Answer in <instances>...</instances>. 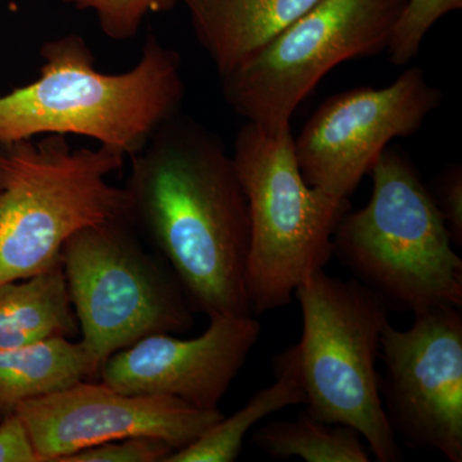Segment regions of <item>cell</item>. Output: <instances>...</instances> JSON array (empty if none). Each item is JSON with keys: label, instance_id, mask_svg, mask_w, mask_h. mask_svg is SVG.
Segmentation results:
<instances>
[{"label": "cell", "instance_id": "1", "mask_svg": "<svg viewBox=\"0 0 462 462\" xmlns=\"http://www.w3.org/2000/svg\"><path fill=\"white\" fill-rule=\"evenodd\" d=\"M130 161L129 221L169 263L191 309L252 315L247 197L223 141L179 114Z\"/></svg>", "mask_w": 462, "mask_h": 462}, {"label": "cell", "instance_id": "2", "mask_svg": "<svg viewBox=\"0 0 462 462\" xmlns=\"http://www.w3.org/2000/svg\"><path fill=\"white\" fill-rule=\"evenodd\" d=\"M41 75L0 96V144L36 136H87L125 158L139 153L185 97L181 58L149 35L141 60L123 74L96 69L76 33L45 42Z\"/></svg>", "mask_w": 462, "mask_h": 462}, {"label": "cell", "instance_id": "3", "mask_svg": "<svg viewBox=\"0 0 462 462\" xmlns=\"http://www.w3.org/2000/svg\"><path fill=\"white\" fill-rule=\"evenodd\" d=\"M370 175L372 197L340 218L334 254L388 306L413 315L461 309L462 260L411 160L388 147Z\"/></svg>", "mask_w": 462, "mask_h": 462}, {"label": "cell", "instance_id": "4", "mask_svg": "<svg viewBox=\"0 0 462 462\" xmlns=\"http://www.w3.org/2000/svg\"><path fill=\"white\" fill-rule=\"evenodd\" d=\"M124 162L117 152L74 149L57 134L0 144V284L60 263L79 231L129 220L126 191L108 182Z\"/></svg>", "mask_w": 462, "mask_h": 462}, {"label": "cell", "instance_id": "5", "mask_svg": "<svg viewBox=\"0 0 462 462\" xmlns=\"http://www.w3.org/2000/svg\"><path fill=\"white\" fill-rule=\"evenodd\" d=\"M294 296L302 337L282 352L293 369L306 411L318 420L354 428L379 462L401 451L383 406L376 360L389 324L388 305L357 279L342 281L319 270Z\"/></svg>", "mask_w": 462, "mask_h": 462}, {"label": "cell", "instance_id": "6", "mask_svg": "<svg viewBox=\"0 0 462 462\" xmlns=\"http://www.w3.org/2000/svg\"><path fill=\"white\" fill-rule=\"evenodd\" d=\"M231 157L251 221L249 307L252 315H261L289 305L300 282L324 270L334 256V231L349 200L307 184L291 125L267 129L245 124Z\"/></svg>", "mask_w": 462, "mask_h": 462}, {"label": "cell", "instance_id": "7", "mask_svg": "<svg viewBox=\"0 0 462 462\" xmlns=\"http://www.w3.org/2000/svg\"><path fill=\"white\" fill-rule=\"evenodd\" d=\"M60 260L81 343L98 367L145 337L193 327L175 273L143 248L127 218L79 231Z\"/></svg>", "mask_w": 462, "mask_h": 462}, {"label": "cell", "instance_id": "8", "mask_svg": "<svg viewBox=\"0 0 462 462\" xmlns=\"http://www.w3.org/2000/svg\"><path fill=\"white\" fill-rule=\"evenodd\" d=\"M406 0H319L234 71L224 98L247 123L267 129L291 118L334 67L387 51Z\"/></svg>", "mask_w": 462, "mask_h": 462}, {"label": "cell", "instance_id": "9", "mask_svg": "<svg viewBox=\"0 0 462 462\" xmlns=\"http://www.w3.org/2000/svg\"><path fill=\"white\" fill-rule=\"evenodd\" d=\"M443 100L419 67L384 88H356L330 97L294 138L307 184L348 199L389 143L419 132Z\"/></svg>", "mask_w": 462, "mask_h": 462}, {"label": "cell", "instance_id": "10", "mask_svg": "<svg viewBox=\"0 0 462 462\" xmlns=\"http://www.w3.org/2000/svg\"><path fill=\"white\" fill-rule=\"evenodd\" d=\"M388 324L380 339L379 391L394 434L411 448L462 461V315L443 307Z\"/></svg>", "mask_w": 462, "mask_h": 462}, {"label": "cell", "instance_id": "11", "mask_svg": "<svg viewBox=\"0 0 462 462\" xmlns=\"http://www.w3.org/2000/svg\"><path fill=\"white\" fill-rule=\"evenodd\" d=\"M30 431L42 462H62L81 449L132 437L184 448L223 418L171 397L124 393L105 383L80 382L14 410Z\"/></svg>", "mask_w": 462, "mask_h": 462}, {"label": "cell", "instance_id": "12", "mask_svg": "<svg viewBox=\"0 0 462 462\" xmlns=\"http://www.w3.org/2000/svg\"><path fill=\"white\" fill-rule=\"evenodd\" d=\"M261 336L254 315H215L205 333L145 337L100 365V380L124 393L176 398L217 410Z\"/></svg>", "mask_w": 462, "mask_h": 462}, {"label": "cell", "instance_id": "13", "mask_svg": "<svg viewBox=\"0 0 462 462\" xmlns=\"http://www.w3.org/2000/svg\"><path fill=\"white\" fill-rule=\"evenodd\" d=\"M220 78L234 71L319 0H179Z\"/></svg>", "mask_w": 462, "mask_h": 462}, {"label": "cell", "instance_id": "14", "mask_svg": "<svg viewBox=\"0 0 462 462\" xmlns=\"http://www.w3.org/2000/svg\"><path fill=\"white\" fill-rule=\"evenodd\" d=\"M98 370L81 340L66 337L0 349V412L84 382Z\"/></svg>", "mask_w": 462, "mask_h": 462}, {"label": "cell", "instance_id": "15", "mask_svg": "<svg viewBox=\"0 0 462 462\" xmlns=\"http://www.w3.org/2000/svg\"><path fill=\"white\" fill-rule=\"evenodd\" d=\"M78 320L62 264L0 284V349L74 336Z\"/></svg>", "mask_w": 462, "mask_h": 462}, {"label": "cell", "instance_id": "16", "mask_svg": "<svg viewBox=\"0 0 462 462\" xmlns=\"http://www.w3.org/2000/svg\"><path fill=\"white\" fill-rule=\"evenodd\" d=\"M275 382L256 392L243 409L223 416L190 445L178 449L165 462H234L249 430L269 416L291 406L305 404V394L284 355L273 358Z\"/></svg>", "mask_w": 462, "mask_h": 462}, {"label": "cell", "instance_id": "17", "mask_svg": "<svg viewBox=\"0 0 462 462\" xmlns=\"http://www.w3.org/2000/svg\"><path fill=\"white\" fill-rule=\"evenodd\" d=\"M251 442L278 460L306 462H369L363 437L354 428L312 418L306 410L296 420H276L258 428Z\"/></svg>", "mask_w": 462, "mask_h": 462}, {"label": "cell", "instance_id": "18", "mask_svg": "<svg viewBox=\"0 0 462 462\" xmlns=\"http://www.w3.org/2000/svg\"><path fill=\"white\" fill-rule=\"evenodd\" d=\"M462 0H406L398 16L387 54L394 66H406L418 57L425 36L440 18L460 11Z\"/></svg>", "mask_w": 462, "mask_h": 462}, {"label": "cell", "instance_id": "19", "mask_svg": "<svg viewBox=\"0 0 462 462\" xmlns=\"http://www.w3.org/2000/svg\"><path fill=\"white\" fill-rule=\"evenodd\" d=\"M79 11H91L103 33L112 41H129L138 35L149 14H165L179 0H63Z\"/></svg>", "mask_w": 462, "mask_h": 462}, {"label": "cell", "instance_id": "20", "mask_svg": "<svg viewBox=\"0 0 462 462\" xmlns=\"http://www.w3.org/2000/svg\"><path fill=\"white\" fill-rule=\"evenodd\" d=\"M173 452V447L158 438L132 437L81 449L62 462H165Z\"/></svg>", "mask_w": 462, "mask_h": 462}, {"label": "cell", "instance_id": "21", "mask_svg": "<svg viewBox=\"0 0 462 462\" xmlns=\"http://www.w3.org/2000/svg\"><path fill=\"white\" fill-rule=\"evenodd\" d=\"M431 193V191H430ZM442 215L452 243L462 245V169L448 166L438 176L436 193H431Z\"/></svg>", "mask_w": 462, "mask_h": 462}, {"label": "cell", "instance_id": "22", "mask_svg": "<svg viewBox=\"0 0 462 462\" xmlns=\"http://www.w3.org/2000/svg\"><path fill=\"white\" fill-rule=\"evenodd\" d=\"M0 462H42L25 422L16 411L0 422Z\"/></svg>", "mask_w": 462, "mask_h": 462}]
</instances>
